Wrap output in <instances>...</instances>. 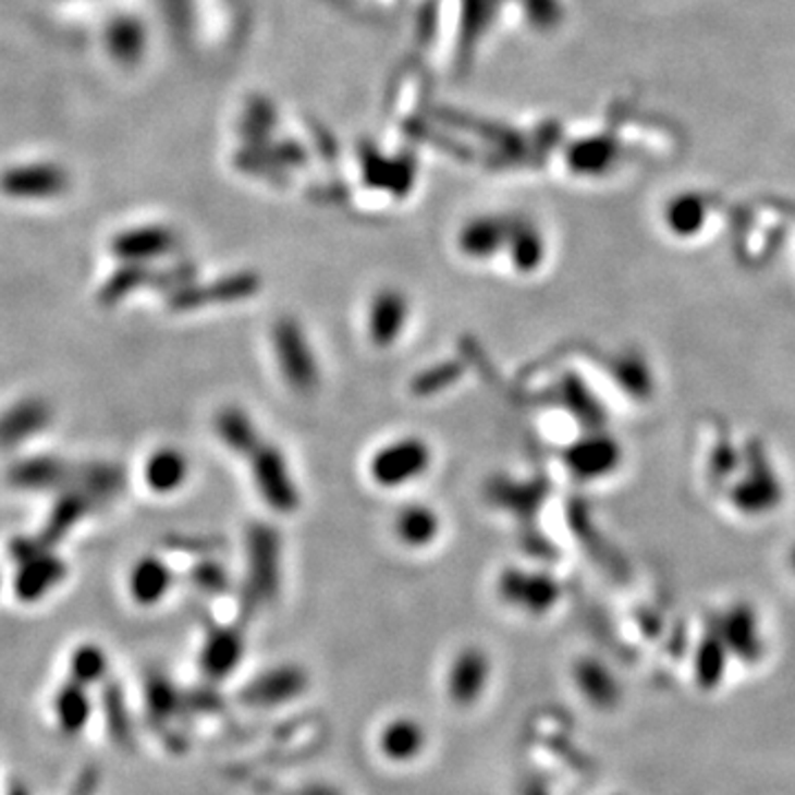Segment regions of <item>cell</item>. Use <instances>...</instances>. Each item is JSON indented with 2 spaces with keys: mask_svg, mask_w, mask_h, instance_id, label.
I'll return each mask as SVG.
<instances>
[{
  "mask_svg": "<svg viewBox=\"0 0 795 795\" xmlns=\"http://www.w3.org/2000/svg\"><path fill=\"white\" fill-rule=\"evenodd\" d=\"M246 464L253 489L270 513L288 517L301 509V487L285 451L277 442L266 438Z\"/></svg>",
  "mask_w": 795,
  "mask_h": 795,
  "instance_id": "3",
  "label": "cell"
},
{
  "mask_svg": "<svg viewBox=\"0 0 795 795\" xmlns=\"http://www.w3.org/2000/svg\"><path fill=\"white\" fill-rule=\"evenodd\" d=\"M489 681H491L489 655L477 646H466L453 657L449 665L447 692L455 705L468 707L482 698Z\"/></svg>",
  "mask_w": 795,
  "mask_h": 795,
  "instance_id": "9",
  "label": "cell"
},
{
  "mask_svg": "<svg viewBox=\"0 0 795 795\" xmlns=\"http://www.w3.org/2000/svg\"><path fill=\"white\" fill-rule=\"evenodd\" d=\"M380 751L393 762H409L418 758L427 745V734L412 719H395L384 725L378 738Z\"/></svg>",
  "mask_w": 795,
  "mask_h": 795,
  "instance_id": "16",
  "label": "cell"
},
{
  "mask_svg": "<svg viewBox=\"0 0 795 795\" xmlns=\"http://www.w3.org/2000/svg\"><path fill=\"white\" fill-rule=\"evenodd\" d=\"M462 376V367L457 363H438L429 369H423V374H418L414 378V391L423 397L436 395L447 391L449 387H453Z\"/></svg>",
  "mask_w": 795,
  "mask_h": 795,
  "instance_id": "19",
  "label": "cell"
},
{
  "mask_svg": "<svg viewBox=\"0 0 795 795\" xmlns=\"http://www.w3.org/2000/svg\"><path fill=\"white\" fill-rule=\"evenodd\" d=\"M305 672L294 665H281L264 672L259 678L246 687V698L257 705H274L281 700H290L305 687Z\"/></svg>",
  "mask_w": 795,
  "mask_h": 795,
  "instance_id": "15",
  "label": "cell"
},
{
  "mask_svg": "<svg viewBox=\"0 0 795 795\" xmlns=\"http://www.w3.org/2000/svg\"><path fill=\"white\" fill-rule=\"evenodd\" d=\"M171 246H173V242L167 232L144 230L142 234L122 236L118 250L126 259H150V257L167 255L171 250Z\"/></svg>",
  "mask_w": 795,
  "mask_h": 795,
  "instance_id": "18",
  "label": "cell"
},
{
  "mask_svg": "<svg viewBox=\"0 0 795 795\" xmlns=\"http://www.w3.org/2000/svg\"><path fill=\"white\" fill-rule=\"evenodd\" d=\"M175 575L167 560L157 554H144L129 573V590L135 603L157 606L171 592Z\"/></svg>",
  "mask_w": 795,
  "mask_h": 795,
  "instance_id": "12",
  "label": "cell"
},
{
  "mask_svg": "<svg viewBox=\"0 0 795 795\" xmlns=\"http://www.w3.org/2000/svg\"><path fill=\"white\" fill-rule=\"evenodd\" d=\"M193 475L191 455L175 444L155 447L142 466L144 485L150 493L159 498H169L186 489Z\"/></svg>",
  "mask_w": 795,
  "mask_h": 795,
  "instance_id": "8",
  "label": "cell"
},
{
  "mask_svg": "<svg viewBox=\"0 0 795 795\" xmlns=\"http://www.w3.org/2000/svg\"><path fill=\"white\" fill-rule=\"evenodd\" d=\"M436 466V449L420 433H397L382 440L365 462L367 480L389 493L425 482Z\"/></svg>",
  "mask_w": 795,
  "mask_h": 795,
  "instance_id": "1",
  "label": "cell"
},
{
  "mask_svg": "<svg viewBox=\"0 0 795 795\" xmlns=\"http://www.w3.org/2000/svg\"><path fill=\"white\" fill-rule=\"evenodd\" d=\"M244 652H246L244 636L234 627H221L208 636L201 652V665L208 676L225 678L238 668V663H242Z\"/></svg>",
  "mask_w": 795,
  "mask_h": 795,
  "instance_id": "14",
  "label": "cell"
},
{
  "mask_svg": "<svg viewBox=\"0 0 795 795\" xmlns=\"http://www.w3.org/2000/svg\"><path fill=\"white\" fill-rule=\"evenodd\" d=\"M496 590L502 603L526 614H543L556 601L554 579L550 575L522 566H506L498 575Z\"/></svg>",
  "mask_w": 795,
  "mask_h": 795,
  "instance_id": "5",
  "label": "cell"
},
{
  "mask_svg": "<svg viewBox=\"0 0 795 795\" xmlns=\"http://www.w3.org/2000/svg\"><path fill=\"white\" fill-rule=\"evenodd\" d=\"M504 257L509 259L511 268L517 274H522V277L535 274L546 259L543 236H541L539 228H535L533 223L522 221V219H515V221L511 219Z\"/></svg>",
  "mask_w": 795,
  "mask_h": 795,
  "instance_id": "13",
  "label": "cell"
},
{
  "mask_svg": "<svg viewBox=\"0 0 795 795\" xmlns=\"http://www.w3.org/2000/svg\"><path fill=\"white\" fill-rule=\"evenodd\" d=\"M212 431L223 449L244 462L266 442L255 416L242 405H225L215 414Z\"/></svg>",
  "mask_w": 795,
  "mask_h": 795,
  "instance_id": "11",
  "label": "cell"
},
{
  "mask_svg": "<svg viewBox=\"0 0 795 795\" xmlns=\"http://www.w3.org/2000/svg\"><path fill=\"white\" fill-rule=\"evenodd\" d=\"M511 219L500 215H475L455 232V250L470 264H489L504 257Z\"/></svg>",
  "mask_w": 795,
  "mask_h": 795,
  "instance_id": "6",
  "label": "cell"
},
{
  "mask_svg": "<svg viewBox=\"0 0 795 795\" xmlns=\"http://www.w3.org/2000/svg\"><path fill=\"white\" fill-rule=\"evenodd\" d=\"M281 541L268 526H255L246 543V568L253 592L272 597L279 588L281 575Z\"/></svg>",
  "mask_w": 795,
  "mask_h": 795,
  "instance_id": "10",
  "label": "cell"
},
{
  "mask_svg": "<svg viewBox=\"0 0 795 795\" xmlns=\"http://www.w3.org/2000/svg\"><path fill=\"white\" fill-rule=\"evenodd\" d=\"M270 350L277 374L292 393L309 397L321 389V360H318L309 332L296 316L285 314L272 323Z\"/></svg>",
  "mask_w": 795,
  "mask_h": 795,
  "instance_id": "2",
  "label": "cell"
},
{
  "mask_svg": "<svg viewBox=\"0 0 795 795\" xmlns=\"http://www.w3.org/2000/svg\"><path fill=\"white\" fill-rule=\"evenodd\" d=\"M612 453L606 440H582L573 444L566 455L564 464L579 477H592L603 473L610 466Z\"/></svg>",
  "mask_w": 795,
  "mask_h": 795,
  "instance_id": "17",
  "label": "cell"
},
{
  "mask_svg": "<svg viewBox=\"0 0 795 795\" xmlns=\"http://www.w3.org/2000/svg\"><path fill=\"white\" fill-rule=\"evenodd\" d=\"M414 318V301L401 285H380L365 301L363 334L376 352L401 345Z\"/></svg>",
  "mask_w": 795,
  "mask_h": 795,
  "instance_id": "4",
  "label": "cell"
},
{
  "mask_svg": "<svg viewBox=\"0 0 795 795\" xmlns=\"http://www.w3.org/2000/svg\"><path fill=\"white\" fill-rule=\"evenodd\" d=\"M442 535L444 517L429 502H403L391 517L393 541L409 552H425L433 548L442 539Z\"/></svg>",
  "mask_w": 795,
  "mask_h": 795,
  "instance_id": "7",
  "label": "cell"
}]
</instances>
